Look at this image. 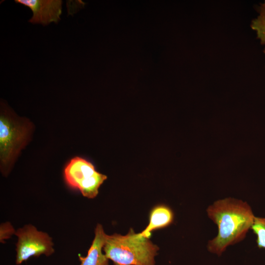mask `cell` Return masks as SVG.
<instances>
[{"label": "cell", "instance_id": "1", "mask_svg": "<svg viewBox=\"0 0 265 265\" xmlns=\"http://www.w3.org/2000/svg\"><path fill=\"white\" fill-rule=\"evenodd\" d=\"M206 212L218 229L217 235L208 241L207 249L218 256L245 238L256 217L246 202L231 197L215 201Z\"/></svg>", "mask_w": 265, "mask_h": 265}, {"label": "cell", "instance_id": "2", "mask_svg": "<svg viewBox=\"0 0 265 265\" xmlns=\"http://www.w3.org/2000/svg\"><path fill=\"white\" fill-rule=\"evenodd\" d=\"M159 247L131 229L126 235H106L103 250L114 265H155Z\"/></svg>", "mask_w": 265, "mask_h": 265}, {"label": "cell", "instance_id": "3", "mask_svg": "<svg viewBox=\"0 0 265 265\" xmlns=\"http://www.w3.org/2000/svg\"><path fill=\"white\" fill-rule=\"evenodd\" d=\"M32 129L28 120L17 116L0 101V160L1 172L8 173L16 158L28 140Z\"/></svg>", "mask_w": 265, "mask_h": 265}, {"label": "cell", "instance_id": "4", "mask_svg": "<svg viewBox=\"0 0 265 265\" xmlns=\"http://www.w3.org/2000/svg\"><path fill=\"white\" fill-rule=\"evenodd\" d=\"M64 175L70 186L79 189L88 198L97 195L99 188L107 178L97 171L90 162L79 157L71 159L66 165Z\"/></svg>", "mask_w": 265, "mask_h": 265}, {"label": "cell", "instance_id": "5", "mask_svg": "<svg viewBox=\"0 0 265 265\" xmlns=\"http://www.w3.org/2000/svg\"><path fill=\"white\" fill-rule=\"evenodd\" d=\"M18 237L16 263L21 264L31 257L54 252L52 238L46 233L39 231L31 225H27L15 232Z\"/></svg>", "mask_w": 265, "mask_h": 265}, {"label": "cell", "instance_id": "6", "mask_svg": "<svg viewBox=\"0 0 265 265\" xmlns=\"http://www.w3.org/2000/svg\"><path fill=\"white\" fill-rule=\"evenodd\" d=\"M15 2L28 7L32 16L28 22L46 26L52 23L57 24L62 14L61 0H15Z\"/></svg>", "mask_w": 265, "mask_h": 265}, {"label": "cell", "instance_id": "7", "mask_svg": "<svg viewBox=\"0 0 265 265\" xmlns=\"http://www.w3.org/2000/svg\"><path fill=\"white\" fill-rule=\"evenodd\" d=\"M106 234L104 232L102 226L97 224L95 238L88 251L87 256L79 255L80 265H109L108 259L103 253Z\"/></svg>", "mask_w": 265, "mask_h": 265}, {"label": "cell", "instance_id": "8", "mask_svg": "<svg viewBox=\"0 0 265 265\" xmlns=\"http://www.w3.org/2000/svg\"><path fill=\"white\" fill-rule=\"evenodd\" d=\"M173 220L174 213L169 207L164 205L157 206L150 212L148 225L140 234L149 238L153 231L166 227L172 224Z\"/></svg>", "mask_w": 265, "mask_h": 265}, {"label": "cell", "instance_id": "9", "mask_svg": "<svg viewBox=\"0 0 265 265\" xmlns=\"http://www.w3.org/2000/svg\"><path fill=\"white\" fill-rule=\"evenodd\" d=\"M251 230L256 236L257 246L265 249V217L256 216Z\"/></svg>", "mask_w": 265, "mask_h": 265}, {"label": "cell", "instance_id": "10", "mask_svg": "<svg viewBox=\"0 0 265 265\" xmlns=\"http://www.w3.org/2000/svg\"><path fill=\"white\" fill-rule=\"evenodd\" d=\"M251 28L256 31L257 38L262 44H265V15L259 14L254 19L250 25Z\"/></svg>", "mask_w": 265, "mask_h": 265}, {"label": "cell", "instance_id": "11", "mask_svg": "<svg viewBox=\"0 0 265 265\" xmlns=\"http://www.w3.org/2000/svg\"><path fill=\"white\" fill-rule=\"evenodd\" d=\"M15 233L14 229L9 223H3L0 226V240H3L8 238L13 234Z\"/></svg>", "mask_w": 265, "mask_h": 265}, {"label": "cell", "instance_id": "12", "mask_svg": "<svg viewBox=\"0 0 265 265\" xmlns=\"http://www.w3.org/2000/svg\"><path fill=\"white\" fill-rule=\"evenodd\" d=\"M258 11L260 14L265 15V1L260 4L258 8Z\"/></svg>", "mask_w": 265, "mask_h": 265}, {"label": "cell", "instance_id": "13", "mask_svg": "<svg viewBox=\"0 0 265 265\" xmlns=\"http://www.w3.org/2000/svg\"><path fill=\"white\" fill-rule=\"evenodd\" d=\"M264 53L265 54V49H264Z\"/></svg>", "mask_w": 265, "mask_h": 265}]
</instances>
